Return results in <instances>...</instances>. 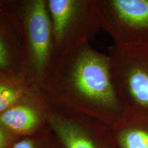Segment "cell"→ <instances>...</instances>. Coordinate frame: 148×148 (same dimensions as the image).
<instances>
[{
  "mask_svg": "<svg viewBox=\"0 0 148 148\" xmlns=\"http://www.w3.org/2000/svg\"><path fill=\"white\" fill-rule=\"evenodd\" d=\"M39 86L53 110L90 116L110 127L126 109L114 86L108 54L90 42L59 56Z\"/></svg>",
  "mask_w": 148,
  "mask_h": 148,
  "instance_id": "1",
  "label": "cell"
},
{
  "mask_svg": "<svg viewBox=\"0 0 148 148\" xmlns=\"http://www.w3.org/2000/svg\"><path fill=\"white\" fill-rule=\"evenodd\" d=\"M12 2L21 32L25 73L39 84L56 59L47 0Z\"/></svg>",
  "mask_w": 148,
  "mask_h": 148,
  "instance_id": "2",
  "label": "cell"
},
{
  "mask_svg": "<svg viewBox=\"0 0 148 148\" xmlns=\"http://www.w3.org/2000/svg\"><path fill=\"white\" fill-rule=\"evenodd\" d=\"M56 58L90 42L101 28L97 0H47Z\"/></svg>",
  "mask_w": 148,
  "mask_h": 148,
  "instance_id": "3",
  "label": "cell"
},
{
  "mask_svg": "<svg viewBox=\"0 0 148 148\" xmlns=\"http://www.w3.org/2000/svg\"><path fill=\"white\" fill-rule=\"evenodd\" d=\"M108 56L114 86L126 108L148 110V44L113 45Z\"/></svg>",
  "mask_w": 148,
  "mask_h": 148,
  "instance_id": "4",
  "label": "cell"
},
{
  "mask_svg": "<svg viewBox=\"0 0 148 148\" xmlns=\"http://www.w3.org/2000/svg\"><path fill=\"white\" fill-rule=\"evenodd\" d=\"M101 28L119 47L148 44V0H97Z\"/></svg>",
  "mask_w": 148,
  "mask_h": 148,
  "instance_id": "5",
  "label": "cell"
},
{
  "mask_svg": "<svg viewBox=\"0 0 148 148\" xmlns=\"http://www.w3.org/2000/svg\"><path fill=\"white\" fill-rule=\"evenodd\" d=\"M48 125L62 148H117L111 127L90 116L52 109Z\"/></svg>",
  "mask_w": 148,
  "mask_h": 148,
  "instance_id": "6",
  "label": "cell"
},
{
  "mask_svg": "<svg viewBox=\"0 0 148 148\" xmlns=\"http://www.w3.org/2000/svg\"><path fill=\"white\" fill-rule=\"evenodd\" d=\"M51 110L40 89L0 114V125L18 138L31 136L47 126Z\"/></svg>",
  "mask_w": 148,
  "mask_h": 148,
  "instance_id": "7",
  "label": "cell"
},
{
  "mask_svg": "<svg viewBox=\"0 0 148 148\" xmlns=\"http://www.w3.org/2000/svg\"><path fill=\"white\" fill-rule=\"evenodd\" d=\"M0 71L26 74L21 32L12 0H0Z\"/></svg>",
  "mask_w": 148,
  "mask_h": 148,
  "instance_id": "8",
  "label": "cell"
},
{
  "mask_svg": "<svg viewBox=\"0 0 148 148\" xmlns=\"http://www.w3.org/2000/svg\"><path fill=\"white\" fill-rule=\"evenodd\" d=\"M111 128L117 148H148V110L127 108Z\"/></svg>",
  "mask_w": 148,
  "mask_h": 148,
  "instance_id": "9",
  "label": "cell"
},
{
  "mask_svg": "<svg viewBox=\"0 0 148 148\" xmlns=\"http://www.w3.org/2000/svg\"><path fill=\"white\" fill-rule=\"evenodd\" d=\"M39 90V84L26 74L0 71V114Z\"/></svg>",
  "mask_w": 148,
  "mask_h": 148,
  "instance_id": "10",
  "label": "cell"
},
{
  "mask_svg": "<svg viewBox=\"0 0 148 148\" xmlns=\"http://www.w3.org/2000/svg\"><path fill=\"white\" fill-rule=\"evenodd\" d=\"M12 148H62L49 125L31 136L18 138Z\"/></svg>",
  "mask_w": 148,
  "mask_h": 148,
  "instance_id": "11",
  "label": "cell"
},
{
  "mask_svg": "<svg viewBox=\"0 0 148 148\" xmlns=\"http://www.w3.org/2000/svg\"><path fill=\"white\" fill-rule=\"evenodd\" d=\"M18 139V138L0 125V148H12Z\"/></svg>",
  "mask_w": 148,
  "mask_h": 148,
  "instance_id": "12",
  "label": "cell"
}]
</instances>
